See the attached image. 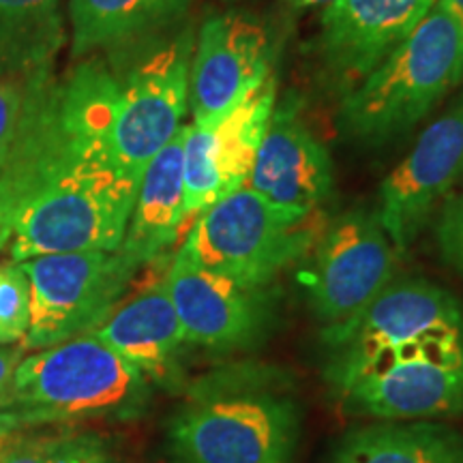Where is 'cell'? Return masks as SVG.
<instances>
[{"label": "cell", "instance_id": "obj_10", "mask_svg": "<svg viewBox=\"0 0 463 463\" xmlns=\"http://www.w3.org/2000/svg\"><path fill=\"white\" fill-rule=\"evenodd\" d=\"M165 286L191 347L211 354H245L262 347L279 326L273 286H242L202 269L181 247Z\"/></svg>", "mask_w": 463, "mask_h": 463}, {"label": "cell", "instance_id": "obj_18", "mask_svg": "<svg viewBox=\"0 0 463 463\" xmlns=\"http://www.w3.org/2000/svg\"><path fill=\"white\" fill-rule=\"evenodd\" d=\"M328 463H463V433L442 420H375L347 431Z\"/></svg>", "mask_w": 463, "mask_h": 463}, {"label": "cell", "instance_id": "obj_20", "mask_svg": "<svg viewBox=\"0 0 463 463\" xmlns=\"http://www.w3.org/2000/svg\"><path fill=\"white\" fill-rule=\"evenodd\" d=\"M62 43L61 0H0V80L52 67Z\"/></svg>", "mask_w": 463, "mask_h": 463}, {"label": "cell", "instance_id": "obj_11", "mask_svg": "<svg viewBox=\"0 0 463 463\" xmlns=\"http://www.w3.org/2000/svg\"><path fill=\"white\" fill-rule=\"evenodd\" d=\"M397 256L375 211L354 208L335 219L305 273L307 300L324 328L372 303L395 279Z\"/></svg>", "mask_w": 463, "mask_h": 463}, {"label": "cell", "instance_id": "obj_16", "mask_svg": "<svg viewBox=\"0 0 463 463\" xmlns=\"http://www.w3.org/2000/svg\"><path fill=\"white\" fill-rule=\"evenodd\" d=\"M92 335L140 369L148 382L178 384L183 380V356L191 345L167 294L165 277L120 300Z\"/></svg>", "mask_w": 463, "mask_h": 463}, {"label": "cell", "instance_id": "obj_28", "mask_svg": "<svg viewBox=\"0 0 463 463\" xmlns=\"http://www.w3.org/2000/svg\"><path fill=\"white\" fill-rule=\"evenodd\" d=\"M294 7H311V5H322V3H333V0H288Z\"/></svg>", "mask_w": 463, "mask_h": 463}, {"label": "cell", "instance_id": "obj_15", "mask_svg": "<svg viewBox=\"0 0 463 463\" xmlns=\"http://www.w3.org/2000/svg\"><path fill=\"white\" fill-rule=\"evenodd\" d=\"M245 187L277 206L316 213L335 189L333 159L317 140L297 103L286 99L270 114Z\"/></svg>", "mask_w": 463, "mask_h": 463}, {"label": "cell", "instance_id": "obj_25", "mask_svg": "<svg viewBox=\"0 0 463 463\" xmlns=\"http://www.w3.org/2000/svg\"><path fill=\"white\" fill-rule=\"evenodd\" d=\"M24 80H0V167L9 157L20 125L22 106H24Z\"/></svg>", "mask_w": 463, "mask_h": 463}, {"label": "cell", "instance_id": "obj_12", "mask_svg": "<svg viewBox=\"0 0 463 463\" xmlns=\"http://www.w3.org/2000/svg\"><path fill=\"white\" fill-rule=\"evenodd\" d=\"M273 61L270 33L258 20L242 14L206 17L191 56L189 106L194 125L215 129L273 78Z\"/></svg>", "mask_w": 463, "mask_h": 463}, {"label": "cell", "instance_id": "obj_14", "mask_svg": "<svg viewBox=\"0 0 463 463\" xmlns=\"http://www.w3.org/2000/svg\"><path fill=\"white\" fill-rule=\"evenodd\" d=\"M438 0H333L324 11L320 54L326 71L352 90L405 42Z\"/></svg>", "mask_w": 463, "mask_h": 463}, {"label": "cell", "instance_id": "obj_17", "mask_svg": "<svg viewBox=\"0 0 463 463\" xmlns=\"http://www.w3.org/2000/svg\"><path fill=\"white\" fill-rule=\"evenodd\" d=\"M184 125L164 148L150 159L137 187L125 239L118 251L137 270L155 262L174 245L184 223L183 187Z\"/></svg>", "mask_w": 463, "mask_h": 463}, {"label": "cell", "instance_id": "obj_7", "mask_svg": "<svg viewBox=\"0 0 463 463\" xmlns=\"http://www.w3.org/2000/svg\"><path fill=\"white\" fill-rule=\"evenodd\" d=\"M142 52L118 78L120 99L112 129V155L127 176L140 183L150 159L181 129L189 106L194 31L142 39Z\"/></svg>", "mask_w": 463, "mask_h": 463}, {"label": "cell", "instance_id": "obj_13", "mask_svg": "<svg viewBox=\"0 0 463 463\" xmlns=\"http://www.w3.org/2000/svg\"><path fill=\"white\" fill-rule=\"evenodd\" d=\"M463 174V92L420 133L380 187L378 219L397 253L408 251Z\"/></svg>", "mask_w": 463, "mask_h": 463}, {"label": "cell", "instance_id": "obj_2", "mask_svg": "<svg viewBox=\"0 0 463 463\" xmlns=\"http://www.w3.org/2000/svg\"><path fill=\"white\" fill-rule=\"evenodd\" d=\"M148 399L150 386L140 369L86 333L17 364L0 392V422L15 431L17 425L125 420L142 414Z\"/></svg>", "mask_w": 463, "mask_h": 463}, {"label": "cell", "instance_id": "obj_26", "mask_svg": "<svg viewBox=\"0 0 463 463\" xmlns=\"http://www.w3.org/2000/svg\"><path fill=\"white\" fill-rule=\"evenodd\" d=\"M22 356V347H5L0 345V392L7 389V384L14 378L17 361Z\"/></svg>", "mask_w": 463, "mask_h": 463}, {"label": "cell", "instance_id": "obj_21", "mask_svg": "<svg viewBox=\"0 0 463 463\" xmlns=\"http://www.w3.org/2000/svg\"><path fill=\"white\" fill-rule=\"evenodd\" d=\"M275 99V80L269 78L215 129H211V159L222 183L223 198L247 184L258 148L269 129Z\"/></svg>", "mask_w": 463, "mask_h": 463}, {"label": "cell", "instance_id": "obj_24", "mask_svg": "<svg viewBox=\"0 0 463 463\" xmlns=\"http://www.w3.org/2000/svg\"><path fill=\"white\" fill-rule=\"evenodd\" d=\"M436 242L444 262L463 275V191L444 200L436 223Z\"/></svg>", "mask_w": 463, "mask_h": 463}, {"label": "cell", "instance_id": "obj_1", "mask_svg": "<svg viewBox=\"0 0 463 463\" xmlns=\"http://www.w3.org/2000/svg\"><path fill=\"white\" fill-rule=\"evenodd\" d=\"M303 436L297 380L270 363H225L189 384L167 425L176 463H294Z\"/></svg>", "mask_w": 463, "mask_h": 463}, {"label": "cell", "instance_id": "obj_5", "mask_svg": "<svg viewBox=\"0 0 463 463\" xmlns=\"http://www.w3.org/2000/svg\"><path fill=\"white\" fill-rule=\"evenodd\" d=\"M311 215L241 187L200 213L183 249L195 264L225 279L273 286L279 273L311 249Z\"/></svg>", "mask_w": 463, "mask_h": 463}, {"label": "cell", "instance_id": "obj_22", "mask_svg": "<svg viewBox=\"0 0 463 463\" xmlns=\"http://www.w3.org/2000/svg\"><path fill=\"white\" fill-rule=\"evenodd\" d=\"M0 431V463H112L108 444L95 433L9 438Z\"/></svg>", "mask_w": 463, "mask_h": 463}, {"label": "cell", "instance_id": "obj_8", "mask_svg": "<svg viewBox=\"0 0 463 463\" xmlns=\"http://www.w3.org/2000/svg\"><path fill=\"white\" fill-rule=\"evenodd\" d=\"M335 395L344 412L358 419H461L463 335L422 341L380 356Z\"/></svg>", "mask_w": 463, "mask_h": 463}, {"label": "cell", "instance_id": "obj_9", "mask_svg": "<svg viewBox=\"0 0 463 463\" xmlns=\"http://www.w3.org/2000/svg\"><path fill=\"white\" fill-rule=\"evenodd\" d=\"M31 283V326L22 350H43L92 333L137 273L120 251L50 253L22 262Z\"/></svg>", "mask_w": 463, "mask_h": 463}, {"label": "cell", "instance_id": "obj_6", "mask_svg": "<svg viewBox=\"0 0 463 463\" xmlns=\"http://www.w3.org/2000/svg\"><path fill=\"white\" fill-rule=\"evenodd\" d=\"M453 335H463L461 298L422 277L392 279L350 320L324 328V378L335 392L380 356Z\"/></svg>", "mask_w": 463, "mask_h": 463}, {"label": "cell", "instance_id": "obj_27", "mask_svg": "<svg viewBox=\"0 0 463 463\" xmlns=\"http://www.w3.org/2000/svg\"><path fill=\"white\" fill-rule=\"evenodd\" d=\"M447 3H449L450 11H453V14H455L457 22H459L461 33H463V0H447Z\"/></svg>", "mask_w": 463, "mask_h": 463}, {"label": "cell", "instance_id": "obj_23", "mask_svg": "<svg viewBox=\"0 0 463 463\" xmlns=\"http://www.w3.org/2000/svg\"><path fill=\"white\" fill-rule=\"evenodd\" d=\"M31 326V283L17 262L0 264V344L24 341Z\"/></svg>", "mask_w": 463, "mask_h": 463}, {"label": "cell", "instance_id": "obj_19", "mask_svg": "<svg viewBox=\"0 0 463 463\" xmlns=\"http://www.w3.org/2000/svg\"><path fill=\"white\" fill-rule=\"evenodd\" d=\"M191 0H71V50H118L165 33L187 14Z\"/></svg>", "mask_w": 463, "mask_h": 463}, {"label": "cell", "instance_id": "obj_4", "mask_svg": "<svg viewBox=\"0 0 463 463\" xmlns=\"http://www.w3.org/2000/svg\"><path fill=\"white\" fill-rule=\"evenodd\" d=\"M140 183L103 157L43 183L0 225L11 262L50 253L118 251Z\"/></svg>", "mask_w": 463, "mask_h": 463}, {"label": "cell", "instance_id": "obj_3", "mask_svg": "<svg viewBox=\"0 0 463 463\" xmlns=\"http://www.w3.org/2000/svg\"><path fill=\"white\" fill-rule=\"evenodd\" d=\"M463 84V33L447 0H438L420 24L339 109L345 137L384 144L420 123L455 86Z\"/></svg>", "mask_w": 463, "mask_h": 463}]
</instances>
